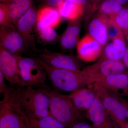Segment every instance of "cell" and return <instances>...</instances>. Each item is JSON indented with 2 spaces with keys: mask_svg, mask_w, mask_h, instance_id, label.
Segmentation results:
<instances>
[{
  "mask_svg": "<svg viewBox=\"0 0 128 128\" xmlns=\"http://www.w3.org/2000/svg\"><path fill=\"white\" fill-rule=\"evenodd\" d=\"M122 8V6L116 0H104L99 6L98 12L112 18Z\"/></svg>",
  "mask_w": 128,
  "mask_h": 128,
  "instance_id": "24",
  "label": "cell"
},
{
  "mask_svg": "<svg viewBox=\"0 0 128 128\" xmlns=\"http://www.w3.org/2000/svg\"><path fill=\"white\" fill-rule=\"evenodd\" d=\"M86 116L92 122L94 128H111L113 126L112 121L98 95L86 112Z\"/></svg>",
  "mask_w": 128,
  "mask_h": 128,
  "instance_id": "14",
  "label": "cell"
},
{
  "mask_svg": "<svg viewBox=\"0 0 128 128\" xmlns=\"http://www.w3.org/2000/svg\"><path fill=\"white\" fill-rule=\"evenodd\" d=\"M26 117L32 128H66L52 116L42 118Z\"/></svg>",
  "mask_w": 128,
  "mask_h": 128,
  "instance_id": "23",
  "label": "cell"
},
{
  "mask_svg": "<svg viewBox=\"0 0 128 128\" xmlns=\"http://www.w3.org/2000/svg\"><path fill=\"white\" fill-rule=\"evenodd\" d=\"M96 83L107 89L122 100L128 101V73L110 76L99 80Z\"/></svg>",
  "mask_w": 128,
  "mask_h": 128,
  "instance_id": "13",
  "label": "cell"
},
{
  "mask_svg": "<svg viewBox=\"0 0 128 128\" xmlns=\"http://www.w3.org/2000/svg\"><path fill=\"white\" fill-rule=\"evenodd\" d=\"M57 9L62 18L72 22L80 19L84 15L85 8L82 5L65 0Z\"/></svg>",
  "mask_w": 128,
  "mask_h": 128,
  "instance_id": "20",
  "label": "cell"
},
{
  "mask_svg": "<svg viewBox=\"0 0 128 128\" xmlns=\"http://www.w3.org/2000/svg\"><path fill=\"white\" fill-rule=\"evenodd\" d=\"M15 56L25 87L42 89L46 86L47 73L37 57Z\"/></svg>",
  "mask_w": 128,
  "mask_h": 128,
  "instance_id": "5",
  "label": "cell"
},
{
  "mask_svg": "<svg viewBox=\"0 0 128 128\" xmlns=\"http://www.w3.org/2000/svg\"><path fill=\"white\" fill-rule=\"evenodd\" d=\"M124 103H125V105H126V110H127V120L128 121V101H124Z\"/></svg>",
  "mask_w": 128,
  "mask_h": 128,
  "instance_id": "37",
  "label": "cell"
},
{
  "mask_svg": "<svg viewBox=\"0 0 128 128\" xmlns=\"http://www.w3.org/2000/svg\"><path fill=\"white\" fill-rule=\"evenodd\" d=\"M37 58L45 69L53 86L60 90L71 92L92 84L82 70L73 71L56 68Z\"/></svg>",
  "mask_w": 128,
  "mask_h": 128,
  "instance_id": "2",
  "label": "cell"
},
{
  "mask_svg": "<svg viewBox=\"0 0 128 128\" xmlns=\"http://www.w3.org/2000/svg\"><path fill=\"white\" fill-rule=\"evenodd\" d=\"M119 4L121 5L125 4L128 2V0H116Z\"/></svg>",
  "mask_w": 128,
  "mask_h": 128,
  "instance_id": "35",
  "label": "cell"
},
{
  "mask_svg": "<svg viewBox=\"0 0 128 128\" xmlns=\"http://www.w3.org/2000/svg\"><path fill=\"white\" fill-rule=\"evenodd\" d=\"M126 39L128 42V44L126 46V50L122 59V61L128 72V38H126Z\"/></svg>",
  "mask_w": 128,
  "mask_h": 128,
  "instance_id": "32",
  "label": "cell"
},
{
  "mask_svg": "<svg viewBox=\"0 0 128 128\" xmlns=\"http://www.w3.org/2000/svg\"><path fill=\"white\" fill-rule=\"evenodd\" d=\"M80 19L70 22L64 32L60 36V46L64 50H72L76 47L80 31Z\"/></svg>",
  "mask_w": 128,
  "mask_h": 128,
  "instance_id": "17",
  "label": "cell"
},
{
  "mask_svg": "<svg viewBox=\"0 0 128 128\" xmlns=\"http://www.w3.org/2000/svg\"><path fill=\"white\" fill-rule=\"evenodd\" d=\"M5 79L2 73L0 71V93L2 95L7 91L9 88L6 84Z\"/></svg>",
  "mask_w": 128,
  "mask_h": 128,
  "instance_id": "30",
  "label": "cell"
},
{
  "mask_svg": "<svg viewBox=\"0 0 128 128\" xmlns=\"http://www.w3.org/2000/svg\"><path fill=\"white\" fill-rule=\"evenodd\" d=\"M88 0L89 1V2H90L91 3V0Z\"/></svg>",
  "mask_w": 128,
  "mask_h": 128,
  "instance_id": "40",
  "label": "cell"
},
{
  "mask_svg": "<svg viewBox=\"0 0 128 128\" xmlns=\"http://www.w3.org/2000/svg\"><path fill=\"white\" fill-rule=\"evenodd\" d=\"M103 48L90 34H86L76 46L78 58L86 62H93L101 57Z\"/></svg>",
  "mask_w": 128,
  "mask_h": 128,
  "instance_id": "12",
  "label": "cell"
},
{
  "mask_svg": "<svg viewBox=\"0 0 128 128\" xmlns=\"http://www.w3.org/2000/svg\"><path fill=\"white\" fill-rule=\"evenodd\" d=\"M0 101V128H21L26 114L19 100L18 89L11 86Z\"/></svg>",
  "mask_w": 128,
  "mask_h": 128,
  "instance_id": "3",
  "label": "cell"
},
{
  "mask_svg": "<svg viewBox=\"0 0 128 128\" xmlns=\"http://www.w3.org/2000/svg\"><path fill=\"white\" fill-rule=\"evenodd\" d=\"M107 29L108 38L111 40L124 34L121 28L113 18H109L107 24Z\"/></svg>",
  "mask_w": 128,
  "mask_h": 128,
  "instance_id": "26",
  "label": "cell"
},
{
  "mask_svg": "<svg viewBox=\"0 0 128 128\" xmlns=\"http://www.w3.org/2000/svg\"><path fill=\"white\" fill-rule=\"evenodd\" d=\"M21 128H32L30 124H29V122H28L26 116V117H25L23 123L22 124V125L21 126Z\"/></svg>",
  "mask_w": 128,
  "mask_h": 128,
  "instance_id": "33",
  "label": "cell"
},
{
  "mask_svg": "<svg viewBox=\"0 0 128 128\" xmlns=\"http://www.w3.org/2000/svg\"><path fill=\"white\" fill-rule=\"evenodd\" d=\"M48 65L56 68L73 71L81 70L82 64L73 56L44 49L36 57Z\"/></svg>",
  "mask_w": 128,
  "mask_h": 128,
  "instance_id": "11",
  "label": "cell"
},
{
  "mask_svg": "<svg viewBox=\"0 0 128 128\" xmlns=\"http://www.w3.org/2000/svg\"><path fill=\"white\" fill-rule=\"evenodd\" d=\"M125 38L123 34L112 40L105 46L101 57L114 61L122 60L126 48Z\"/></svg>",
  "mask_w": 128,
  "mask_h": 128,
  "instance_id": "18",
  "label": "cell"
},
{
  "mask_svg": "<svg viewBox=\"0 0 128 128\" xmlns=\"http://www.w3.org/2000/svg\"><path fill=\"white\" fill-rule=\"evenodd\" d=\"M62 17L57 8L44 6L37 12V21L41 22L54 28L60 23Z\"/></svg>",
  "mask_w": 128,
  "mask_h": 128,
  "instance_id": "21",
  "label": "cell"
},
{
  "mask_svg": "<svg viewBox=\"0 0 128 128\" xmlns=\"http://www.w3.org/2000/svg\"><path fill=\"white\" fill-rule=\"evenodd\" d=\"M35 30L39 38L45 43L54 44L59 41L60 36L54 28L43 22L37 21Z\"/></svg>",
  "mask_w": 128,
  "mask_h": 128,
  "instance_id": "22",
  "label": "cell"
},
{
  "mask_svg": "<svg viewBox=\"0 0 128 128\" xmlns=\"http://www.w3.org/2000/svg\"><path fill=\"white\" fill-rule=\"evenodd\" d=\"M93 84L98 96L112 121L119 126L128 121L124 101L100 85Z\"/></svg>",
  "mask_w": 128,
  "mask_h": 128,
  "instance_id": "6",
  "label": "cell"
},
{
  "mask_svg": "<svg viewBox=\"0 0 128 128\" xmlns=\"http://www.w3.org/2000/svg\"><path fill=\"white\" fill-rule=\"evenodd\" d=\"M113 123L114 128H119V127L116 124L114 123V122H113Z\"/></svg>",
  "mask_w": 128,
  "mask_h": 128,
  "instance_id": "38",
  "label": "cell"
},
{
  "mask_svg": "<svg viewBox=\"0 0 128 128\" xmlns=\"http://www.w3.org/2000/svg\"><path fill=\"white\" fill-rule=\"evenodd\" d=\"M48 6L57 8L60 6L65 0H44Z\"/></svg>",
  "mask_w": 128,
  "mask_h": 128,
  "instance_id": "29",
  "label": "cell"
},
{
  "mask_svg": "<svg viewBox=\"0 0 128 128\" xmlns=\"http://www.w3.org/2000/svg\"><path fill=\"white\" fill-rule=\"evenodd\" d=\"M104 0H91V2L96 8L97 5L101 3Z\"/></svg>",
  "mask_w": 128,
  "mask_h": 128,
  "instance_id": "34",
  "label": "cell"
},
{
  "mask_svg": "<svg viewBox=\"0 0 128 128\" xmlns=\"http://www.w3.org/2000/svg\"><path fill=\"white\" fill-rule=\"evenodd\" d=\"M40 89L49 98L51 115L66 128H70L83 119V112L75 107L68 95L62 94L46 86Z\"/></svg>",
  "mask_w": 128,
  "mask_h": 128,
  "instance_id": "1",
  "label": "cell"
},
{
  "mask_svg": "<svg viewBox=\"0 0 128 128\" xmlns=\"http://www.w3.org/2000/svg\"><path fill=\"white\" fill-rule=\"evenodd\" d=\"M70 128H94L92 124L86 122L80 121L72 125Z\"/></svg>",
  "mask_w": 128,
  "mask_h": 128,
  "instance_id": "31",
  "label": "cell"
},
{
  "mask_svg": "<svg viewBox=\"0 0 128 128\" xmlns=\"http://www.w3.org/2000/svg\"><path fill=\"white\" fill-rule=\"evenodd\" d=\"M70 1L76 4H79L86 8L88 9H92V10L96 9V8L92 3L89 2L88 0H66Z\"/></svg>",
  "mask_w": 128,
  "mask_h": 128,
  "instance_id": "28",
  "label": "cell"
},
{
  "mask_svg": "<svg viewBox=\"0 0 128 128\" xmlns=\"http://www.w3.org/2000/svg\"><path fill=\"white\" fill-rule=\"evenodd\" d=\"M17 88L21 107L27 116L42 118L52 116L49 98L41 89L30 86Z\"/></svg>",
  "mask_w": 128,
  "mask_h": 128,
  "instance_id": "4",
  "label": "cell"
},
{
  "mask_svg": "<svg viewBox=\"0 0 128 128\" xmlns=\"http://www.w3.org/2000/svg\"><path fill=\"white\" fill-rule=\"evenodd\" d=\"M114 18L121 28L125 38H128V6L123 8L114 16Z\"/></svg>",
  "mask_w": 128,
  "mask_h": 128,
  "instance_id": "25",
  "label": "cell"
},
{
  "mask_svg": "<svg viewBox=\"0 0 128 128\" xmlns=\"http://www.w3.org/2000/svg\"><path fill=\"white\" fill-rule=\"evenodd\" d=\"M33 1L10 0L4 2L7 8L10 24H15L25 14L32 6Z\"/></svg>",
  "mask_w": 128,
  "mask_h": 128,
  "instance_id": "19",
  "label": "cell"
},
{
  "mask_svg": "<svg viewBox=\"0 0 128 128\" xmlns=\"http://www.w3.org/2000/svg\"><path fill=\"white\" fill-rule=\"evenodd\" d=\"M10 24L9 15L7 8L4 3L1 2L0 4V25Z\"/></svg>",
  "mask_w": 128,
  "mask_h": 128,
  "instance_id": "27",
  "label": "cell"
},
{
  "mask_svg": "<svg viewBox=\"0 0 128 128\" xmlns=\"http://www.w3.org/2000/svg\"><path fill=\"white\" fill-rule=\"evenodd\" d=\"M114 128V125H113V127H112V128Z\"/></svg>",
  "mask_w": 128,
  "mask_h": 128,
  "instance_id": "41",
  "label": "cell"
},
{
  "mask_svg": "<svg viewBox=\"0 0 128 128\" xmlns=\"http://www.w3.org/2000/svg\"><path fill=\"white\" fill-rule=\"evenodd\" d=\"M36 9L32 6L24 15L15 24L16 28L22 38L28 50L38 52L34 32L37 22Z\"/></svg>",
  "mask_w": 128,
  "mask_h": 128,
  "instance_id": "10",
  "label": "cell"
},
{
  "mask_svg": "<svg viewBox=\"0 0 128 128\" xmlns=\"http://www.w3.org/2000/svg\"><path fill=\"white\" fill-rule=\"evenodd\" d=\"M108 19L107 16L98 12L91 21L89 26V34L103 47L108 39L107 24Z\"/></svg>",
  "mask_w": 128,
  "mask_h": 128,
  "instance_id": "16",
  "label": "cell"
},
{
  "mask_svg": "<svg viewBox=\"0 0 128 128\" xmlns=\"http://www.w3.org/2000/svg\"><path fill=\"white\" fill-rule=\"evenodd\" d=\"M119 128H128V121H126L124 123L118 126Z\"/></svg>",
  "mask_w": 128,
  "mask_h": 128,
  "instance_id": "36",
  "label": "cell"
},
{
  "mask_svg": "<svg viewBox=\"0 0 128 128\" xmlns=\"http://www.w3.org/2000/svg\"><path fill=\"white\" fill-rule=\"evenodd\" d=\"M73 105L81 112H87L97 96L93 83L79 88L68 95Z\"/></svg>",
  "mask_w": 128,
  "mask_h": 128,
  "instance_id": "15",
  "label": "cell"
},
{
  "mask_svg": "<svg viewBox=\"0 0 128 128\" xmlns=\"http://www.w3.org/2000/svg\"><path fill=\"white\" fill-rule=\"evenodd\" d=\"M82 70L92 84L110 76L128 73L122 60L114 61L101 57L96 63L85 67Z\"/></svg>",
  "mask_w": 128,
  "mask_h": 128,
  "instance_id": "7",
  "label": "cell"
},
{
  "mask_svg": "<svg viewBox=\"0 0 128 128\" xmlns=\"http://www.w3.org/2000/svg\"><path fill=\"white\" fill-rule=\"evenodd\" d=\"M0 46L15 55L23 56L28 51L15 24L0 26Z\"/></svg>",
  "mask_w": 128,
  "mask_h": 128,
  "instance_id": "9",
  "label": "cell"
},
{
  "mask_svg": "<svg viewBox=\"0 0 128 128\" xmlns=\"http://www.w3.org/2000/svg\"><path fill=\"white\" fill-rule=\"evenodd\" d=\"M9 0H0L1 2H3V3L7 2L9 1Z\"/></svg>",
  "mask_w": 128,
  "mask_h": 128,
  "instance_id": "39",
  "label": "cell"
},
{
  "mask_svg": "<svg viewBox=\"0 0 128 128\" xmlns=\"http://www.w3.org/2000/svg\"><path fill=\"white\" fill-rule=\"evenodd\" d=\"M0 71L6 80L16 88L25 87L16 56L0 46Z\"/></svg>",
  "mask_w": 128,
  "mask_h": 128,
  "instance_id": "8",
  "label": "cell"
}]
</instances>
